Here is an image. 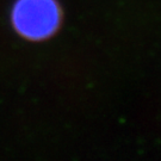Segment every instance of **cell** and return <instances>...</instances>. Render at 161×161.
<instances>
[{
    "instance_id": "obj_1",
    "label": "cell",
    "mask_w": 161,
    "mask_h": 161,
    "mask_svg": "<svg viewBox=\"0 0 161 161\" xmlns=\"http://www.w3.org/2000/svg\"><path fill=\"white\" fill-rule=\"evenodd\" d=\"M12 23L28 40H46L58 31L61 10L56 0H18L13 6Z\"/></svg>"
}]
</instances>
